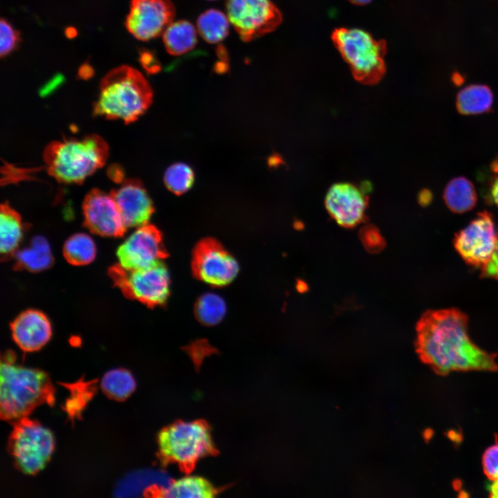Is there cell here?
Masks as SVG:
<instances>
[{"label":"cell","instance_id":"cell-1","mask_svg":"<svg viewBox=\"0 0 498 498\" xmlns=\"http://www.w3.org/2000/svg\"><path fill=\"white\" fill-rule=\"evenodd\" d=\"M416 350L437 374L496 371L495 355L477 347L468 333V318L452 308L426 311L416 324Z\"/></svg>","mask_w":498,"mask_h":498},{"label":"cell","instance_id":"cell-2","mask_svg":"<svg viewBox=\"0 0 498 498\" xmlns=\"http://www.w3.org/2000/svg\"><path fill=\"white\" fill-rule=\"evenodd\" d=\"M153 98L149 82L138 71L122 66L102 80L93 105V115L125 124L136 121L147 110Z\"/></svg>","mask_w":498,"mask_h":498},{"label":"cell","instance_id":"cell-3","mask_svg":"<svg viewBox=\"0 0 498 498\" xmlns=\"http://www.w3.org/2000/svg\"><path fill=\"white\" fill-rule=\"evenodd\" d=\"M1 363L0 414L6 421H17L37 406L54 403L55 390L44 371L15 365L8 354Z\"/></svg>","mask_w":498,"mask_h":498},{"label":"cell","instance_id":"cell-4","mask_svg":"<svg viewBox=\"0 0 498 498\" xmlns=\"http://www.w3.org/2000/svg\"><path fill=\"white\" fill-rule=\"evenodd\" d=\"M108 156V144L94 133L53 141L43 154L49 175L60 183L77 185L103 167Z\"/></svg>","mask_w":498,"mask_h":498},{"label":"cell","instance_id":"cell-5","mask_svg":"<svg viewBox=\"0 0 498 498\" xmlns=\"http://www.w3.org/2000/svg\"><path fill=\"white\" fill-rule=\"evenodd\" d=\"M160 459L166 463L190 469L212 454L214 446L209 427L202 421H178L158 435Z\"/></svg>","mask_w":498,"mask_h":498},{"label":"cell","instance_id":"cell-6","mask_svg":"<svg viewBox=\"0 0 498 498\" xmlns=\"http://www.w3.org/2000/svg\"><path fill=\"white\" fill-rule=\"evenodd\" d=\"M333 40L354 77L361 83H377L385 72L386 45L358 28L337 29Z\"/></svg>","mask_w":498,"mask_h":498},{"label":"cell","instance_id":"cell-7","mask_svg":"<svg viewBox=\"0 0 498 498\" xmlns=\"http://www.w3.org/2000/svg\"><path fill=\"white\" fill-rule=\"evenodd\" d=\"M8 445L17 468L25 474H34L49 461L54 450V438L48 429L24 417L16 421Z\"/></svg>","mask_w":498,"mask_h":498},{"label":"cell","instance_id":"cell-8","mask_svg":"<svg viewBox=\"0 0 498 498\" xmlns=\"http://www.w3.org/2000/svg\"><path fill=\"white\" fill-rule=\"evenodd\" d=\"M109 273L114 284L129 299L149 306L160 305L167 299L169 275L161 262L136 270H127L117 264L110 268Z\"/></svg>","mask_w":498,"mask_h":498},{"label":"cell","instance_id":"cell-9","mask_svg":"<svg viewBox=\"0 0 498 498\" xmlns=\"http://www.w3.org/2000/svg\"><path fill=\"white\" fill-rule=\"evenodd\" d=\"M226 8L229 21L244 41L272 31L282 21L270 0H228Z\"/></svg>","mask_w":498,"mask_h":498},{"label":"cell","instance_id":"cell-10","mask_svg":"<svg viewBox=\"0 0 498 498\" xmlns=\"http://www.w3.org/2000/svg\"><path fill=\"white\" fill-rule=\"evenodd\" d=\"M498 239L492 216L479 213L455 237L454 247L469 264L483 266L493 254Z\"/></svg>","mask_w":498,"mask_h":498},{"label":"cell","instance_id":"cell-11","mask_svg":"<svg viewBox=\"0 0 498 498\" xmlns=\"http://www.w3.org/2000/svg\"><path fill=\"white\" fill-rule=\"evenodd\" d=\"M116 255L118 264L127 270L158 264L165 257L160 232L152 225L138 227L118 247Z\"/></svg>","mask_w":498,"mask_h":498},{"label":"cell","instance_id":"cell-12","mask_svg":"<svg viewBox=\"0 0 498 498\" xmlns=\"http://www.w3.org/2000/svg\"><path fill=\"white\" fill-rule=\"evenodd\" d=\"M82 210L84 225L93 233L111 237L125 233L127 228L110 193L92 189L84 197Z\"/></svg>","mask_w":498,"mask_h":498},{"label":"cell","instance_id":"cell-13","mask_svg":"<svg viewBox=\"0 0 498 498\" xmlns=\"http://www.w3.org/2000/svg\"><path fill=\"white\" fill-rule=\"evenodd\" d=\"M193 269L201 281L214 286H223L235 278L239 266L220 245L206 240L199 243L194 251Z\"/></svg>","mask_w":498,"mask_h":498},{"label":"cell","instance_id":"cell-14","mask_svg":"<svg viewBox=\"0 0 498 498\" xmlns=\"http://www.w3.org/2000/svg\"><path fill=\"white\" fill-rule=\"evenodd\" d=\"M174 14V7L169 0H133L126 26L136 39L147 41L165 30Z\"/></svg>","mask_w":498,"mask_h":498},{"label":"cell","instance_id":"cell-15","mask_svg":"<svg viewBox=\"0 0 498 498\" xmlns=\"http://www.w3.org/2000/svg\"><path fill=\"white\" fill-rule=\"evenodd\" d=\"M368 197L349 183L333 184L325 198V207L336 223L344 228H353L365 218Z\"/></svg>","mask_w":498,"mask_h":498},{"label":"cell","instance_id":"cell-16","mask_svg":"<svg viewBox=\"0 0 498 498\" xmlns=\"http://www.w3.org/2000/svg\"><path fill=\"white\" fill-rule=\"evenodd\" d=\"M110 194L115 200L127 228H138L147 224L154 208L142 182L137 178L122 181Z\"/></svg>","mask_w":498,"mask_h":498},{"label":"cell","instance_id":"cell-17","mask_svg":"<svg viewBox=\"0 0 498 498\" xmlns=\"http://www.w3.org/2000/svg\"><path fill=\"white\" fill-rule=\"evenodd\" d=\"M15 342L24 351L42 348L50 339L52 327L42 312L29 309L20 313L10 324Z\"/></svg>","mask_w":498,"mask_h":498},{"label":"cell","instance_id":"cell-18","mask_svg":"<svg viewBox=\"0 0 498 498\" xmlns=\"http://www.w3.org/2000/svg\"><path fill=\"white\" fill-rule=\"evenodd\" d=\"M14 255L15 268L30 272L44 270L48 268L53 261L50 246L42 236L33 237L28 246L16 251Z\"/></svg>","mask_w":498,"mask_h":498},{"label":"cell","instance_id":"cell-19","mask_svg":"<svg viewBox=\"0 0 498 498\" xmlns=\"http://www.w3.org/2000/svg\"><path fill=\"white\" fill-rule=\"evenodd\" d=\"M24 226L19 214L7 202L0 209V251L6 257L14 255L23 237Z\"/></svg>","mask_w":498,"mask_h":498},{"label":"cell","instance_id":"cell-20","mask_svg":"<svg viewBox=\"0 0 498 498\" xmlns=\"http://www.w3.org/2000/svg\"><path fill=\"white\" fill-rule=\"evenodd\" d=\"M493 93L486 84H472L461 89L456 98V107L463 115H477L490 110Z\"/></svg>","mask_w":498,"mask_h":498},{"label":"cell","instance_id":"cell-21","mask_svg":"<svg viewBox=\"0 0 498 498\" xmlns=\"http://www.w3.org/2000/svg\"><path fill=\"white\" fill-rule=\"evenodd\" d=\"M443 199L450 210L463 213L474 208L477 198L475 188L468 179L456 177L445 186Z\"/></svg>","mask_w":498,"mask_h":498},{"label":"cell","instance_id":"cell-22","mask_svg":"<svg viewBox=\"0 0 498 498\" xmlns=\"http://www.w3.org/2000/svg\"><path fill=\"white\" fill-rule=\"evenodd\" d=\"M196 30L187 21L169 24L163 33L167 50L173 55H181L192 50L196 44Z\"/></svg>","mask_w":498,"mask_h":498},{"label":"cell","instance_id":"cell-23","mask_svg":"<svg viewBox=\"0 0 498 498\" xmlns=\"http://www.w3.org/2000/svg\"><path fill=\"white\" fill-rule=\"evenodd\" d=\"M161 493L167 497H212L217 490L201 477L186 476L170 483Z\"/></svg>","mask_w":498,"mask_h":498},{"label":"cell","instance_id":"cell-24","mask_svg":"<svg viewBox=\"0 0 498 498\" xmlns=\"http://www.w3.org/2000/svg\"><path fill=\"white\" fill-rule=\"evenodd\" d=\"M63 254L66 260L74 266H84L93 261L96 246L93 239L85 233H76L64 243Z\"/></svg>","mask_w":498,"mask_h":498},{"label":"cell","instance_id":"cell-25","mask_svg":"<svg viewBox=\"0 0 498 498\" xmlns=\"http://www.w3.org/2000/svg\"><path fill=\"white\" fill-rule=\"evenodd\" d=\"M100 387L110 398L123 400L136 389V381L132 374L124 369H115L107 371L102 377Z\"/></svg>","mask_w":498,"mask_h":498},{"label":"cell","instance_id":"cell-26","mask_svg":"<svg viewBox=\"0 0 498 498\" xmlns=\"http://www.w3.org/2000/svg\"><path fill=\"white\" fill-rule=\"evenodd\" d=\"M228 19L222 12L210 9L199 16L197 20V28L205 41L212 44L218 43L228 33Z\"/></svg>","mask_w":498,"mask_h":498},{"label":"cell","instance_id":"cell-27","mask_svg":"<svg viewBox=\"0 0 498 498\" xmlns=\"http://www.w3.org/2000/svg\"><path fill=\"white\" fill-rule=\"evenodd\" d=\"M195 311L199 321L206 325H214L219 323L226 312L224 300L213 293L203 295L198 300Z\"/></svg>","mask_w":498,"mask_h":498},{"label":"cell","instance_id":"cell-28","mask_svg":"<svg viewBox=\"0 0 498 498\" xmlns=\"http://www.w3.org/2000/svg\"><path fill=\"white\" fill-rule=\"evenodd\" d=\"M194 182L193 169L183 163H176L170 165L164 174L166 187L176 195L187 192L192 187Z\"/></svg>","mask_w":498,"mask_h":498},{"label":"cell","instance_id":"cell-29","mask_svg":"<svg viewBox=\"0 0 498 498\" xmlns=\"http://www.w3.org/2000/svg\"><path fill=\"white\" fill-rule=\"evenodd\" d=\"M18 34L12 25L6 20L0 23V52L2 56L12 51L18 43Z\"/></svg>","mask_w":498,"mask_h":498},{"label":"cell","instance_id":"cell-30","mask_svg":"<svg viewBox=\"0 0 498 498\" xmlns=\"http://www.w3.org/2000/svg\"><path fill=\"white\" fill-rule=\"evenodd\" d=\"M482 467L490 480L498 479V443L488 447L482 456Z\"/></svg>","mask_w":498,"mask_h":498},{"label":"cell","instance_id":"cell-31","mask_svg":"<svg viewBox=\"0 0 498 498\" xmlns=\"http://www.w3.org/2000/svg\"><path fill=\"white\" fill-rule=\"evenodd\" d=\"M360 237L366 248L370 251H378L384 245L382 236L377 228L373 225L365 226L361 230Z\"/></svg>","mask_w":498,"mask_h":498},{"label":"cell","instance_id":"cell-32","mask_svg":"<svg viewBox=\"0 0 498 498\" xmlns=\"http://www.w3.org/2000/svg\"><path fill=\"white\" fill-rule=\"evenodd\" d=\"M483 277L498 279V243L488 261L481 267Z\"/></svg>","mask_w":498,"mask_h":498},{"label":"cell","instance_id":"cell-33","mask_svg":"<svg viewBox=\"0 0 498 498\" xmlns=\"http://www.w3.org/2000/svg\"><path fill=\"white\" fill-rule=\"evenodd\" d=\"M140 62L143 67L149 73H155L160 69L155 57L149 52H143L140 56Z\"/></svg>","mask_w":498,"mask_h":498},{"label":"cell","instance_id":"cell-34","mask_svg":"<svg viewBox=\"0 0 498 498\" xmlns=\"http://www.w3.org/2000/svg\"><path fill=\"white\" fill-rule=\"evenodd\" d=\"M64 77L62 75L57 74L50 80L44 87L42 89V94H46L51 92L53 89L57 88L61 83H62Z\"/></svg>","mask_w":498,"mask_h":498},{"label":"cell","instance_id":"cell-35","mask_svg":"<svg viewBox=\"0 0 498 498\" xmlns=\"http://www.w3.org/2000/svg\"><path fill=\"white\" fill-rule=\"evenodd\" d=\"M107 172L109 178L113 181L116 183L122 181L123 172L120 166L117 165H111Z\"/></svg>","mask_w":498,"mask_h":498},{"label":"cell","instance_id":"cell-36","mask_svg":"<svg viewBox=\"0 0 498 498\" xmlns=\"http://www.w3.org/2000/svg\"><path fill=\"white\" fill-rule=\"evenodd\" d=\"M491 199L498 207V175L494 178L490 190Z\"/></svg>","mask_w":498,"mask_h":498},{"label":"cell","instance_id":"cell-37","mask_svg":"<svg viewBox=\"0 0 498 498\" xmlns=\"http://www.w3.org/2000/svg\"><path fill=\"white\" fill-rule=\"evenodd\" d=\"M488 491L491 497L498 498V479L492 480L488 486Z\"/></svg>","mask_w":498,"mask_h":498},{"label":"cell","instance_id":"cell-38","mask_svg":"<svg viewBox=\"0 0 498 498\" xmlns=\"http://www.w3.org/2000/svg\"><path fill=\"white\" fill-rule=\"evenodd\" d=\"M79 73L82 78L89 77L93 74V70L90 66L85 64L80 69Z\"/></svg>","mask_w":498,"mask_h":498},{"label":"cell","instance_id":"cell-39","mask_svg":"<svg viewBox=\"0 0 498 498\" xmlns=\"http://www.w3.org/2000/svg\"><path fill=\"white\" fill-rule=\"evenodd\" d=\"M430 193L428 192L427 190L422 191L418 198L420 203L421 205L427 204L430 201Z\"/></svg>","mask_w":498,"mask_h":498},{"label":"cell","instance_id":"cell-40","mask_svg":"<svg viewBox=\"0 0 498 498\" xmlns=\"http://www.w3.org/2000/svg\"><path fill=\"white\" fill-rule=\"evenodd\" d=\"M355 4L364 5L369 3L371 0H349Z\"/></svg>","mask_w":498,"mask_h":498}]
</instances>
